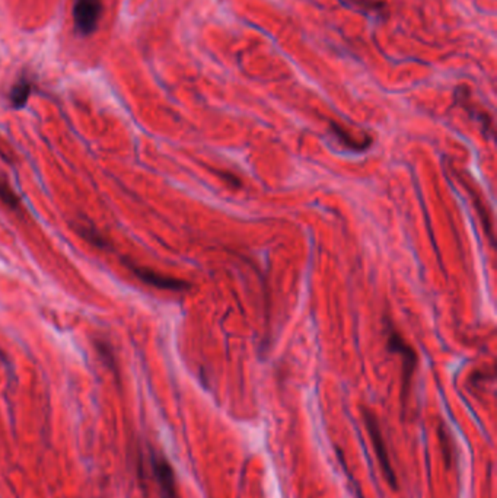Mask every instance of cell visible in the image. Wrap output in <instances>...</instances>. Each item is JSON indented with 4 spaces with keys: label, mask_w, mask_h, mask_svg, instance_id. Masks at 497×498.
Listing matches in <instances>:
<instances>
[{
    "label": "cell",
    "mask_w": 497,
    "mask_h": 498,
    "mask_svg": "<svg viewBox=\"0 0 497 498\" xmlns=\"http://www.w3.org/2000/svg\"><path fill=\"white\" fill-rule=\"evenodd\" d=\"M439 438H441V445H442V450H444V456H445V462L448 463V466H449V463H450V447H448V445H449V442H448V434H446V432H445V428L444 427H441V428H439Z\"/></svg>",
    "instance_id": "13"
},
{
    "label": "cell",
    "mask_w": 497,
    "mask_h": 498,
    "mask_svg": "<svg viewBox=\"0 0 497 498\" xmlns=\"http://www.w3.org/2000/svg\"><path fill=\"white\" fill-rule=\"evenodd\" d=\"M328 125H330V133L332 134L334 138H336V142L340 143L344 149L350 150V152L362 153V152H365V150L371 147L374 143V137L369 133H365L362 137H357V136L352 134L350 130L346 129L344 125L339 124L334 120H331Z\"/></svg>",
    "instance_id": "7"
},
{
    "label": "cell",
    "mask_w": 497,
    "mask_h": 498,
    "mask_svg": "<svg viewBox=\"0 0 497 498\" xmlns=\"http://www.w3.org/2000/svg\"><path fill=\"white\" fill-rule=\"evenodd\" d=\"M454 105L461 107L464 110L470 119L480 124L481 132L485 134V137H493L494 136V124L492 114H489L483 107L472 99L471 89L467 85H459L454 92Z\"/></svg>",
    "instance_id": "3"
},
{
    "label": "cell",
    "mask_w": 497,
    "mask_h": 498,
    "mask_svg": "<svg viewBox=\"0 0 497 498\" xmlns=\"http://www.w3.org/2000/svg\"><path fill=\"white\" fill-rule=\"evenodd\" d=\"M0 200H2V203L5 206H8L9 208H12V210H18L19 206H21L19 197L15 194V191L10 188L3 179H0Z\"/></svg>",
    "instance_id": "10"
},
{
    "label": "cell",
    "mask_w": 497,
    "mask_h": 498,
    "mask_svg": "<svg viewBox=\"0 0 497 498\" xmlns=\"http://www.w3.org/2000/svg\"><path fill=\"white\" fill-rule=\"evenodd\" d=\"M150 463H152L154 477L158 484L160 498H178L175 472L169 460L159 451H152Z\"/></svg>",
    "instance_id": "5"
},
{
    "label": "cell",
    "mask_w": 497,
    "mask_h": 498,
    "mask_svg": "<svg viewBox=\"0 0 497 498\" xmlns=\"http://www.w3.org/2000/svg\"><path fill=\"white\" fill-rule=\"evenodd\" d=\"M102 15L101 0H73L75 29L82 37L94 34Z\"/></svg>",
    "instance_id": "4"
},
{
    "label": "cell",
    "mask_w": 497,
    "mask_h": 498,
    "mask_svg": "<svg viewBox=\"0 0 497 498\" xmlns=\"http://www.w3.org/2000/svg\"><path fill=\"white\" fill-rule=\"evenodd\" d=\"M384 334H385V345L391 354H397L402 363V376H401V401L402 408L407 407L411 384L415 370L419 366V356L414 347L406 341L402 334L396 327L394 321L389 316H384Z\"/></svg>",
    "instance_id": "1"
},
{
    "label": "cell",
    "mask_w": 497,
    "mask_h": 498,
    "mask_svg": "<svg viewBox=\"0 0 497 498\" xmlns=\"http://www.w3.org/2000/svg\"><path fill=\"white\" fill-rule=\"evenodd\" d=\"M129 269L132 270V273L137 277L138 280L143 282L147 286H152L155 288H159V290H168V292H187L191 288V283L181 280V279H175V277L171 275H164L159 274L150 269H145L141 267V265H134V264H129Z\"/></svg>",
    "instance_id": "6"
},
{
    "label": "cell",
    "mask_w": 497,
    "mask_h": 498,
    "mask_svg": "<svg viewBox=\"0 0 497 498\" xmlns=\"http://www.w3.org/2000/svg\"><path fill=\"white\" fill-rule=\"evenodd\" d=\"M362 416H363V423L366 425L367 434L372 440V446H374V450H375V455L378 458L380 471H383L384 477L388 481V484L392 486V488L397 490V486H398L397 475H396L394 468H392V463H391V459H389V455H388V449H387V445H385L383 430H380V424H379L378 416L367 408H362Z\"/></svg>",
    "instance_id": "2"
},
{
    "label": "cell",
    "mask_w": 497,
    "mask_h": 498,
    "mask_svg": "<svg viewBox=\"0 0 497 498\" xmlns=\"http://www.w3.org/2000/svg\"><path fill=\"white\" fill-rule=\"evenodd\" d=\"M216 175L217 177H221L228 185H230V188H235V190H238V188H241L242 187V181L237 177V175H234V173L232 172H228V171H216Z\"/></svg>",
    "instance_id": "12"
},
{
    "label": "cell",
    "mask_w": 497,
    "mask_h": 498,
    "mask_svg": "<svg viewBox=\"0 0 497 498\" xmlns=\"http://www.w3.org/2000/svg\"><path fill=\"white\" fill-rule=\"evenodd\" d=\"M31 92H32L31 80L27 76L19 77L9 90L10 105H12L16 110L24 108L27 105L29 97H31Z\"/></svg>",
    "instance_id": "9"
},
{
    "label": "cell",
    "mask_w": 497,
    "mask_h": 498,
    "mask_svg": "<svg viewBox=\"0 0 497 498\" xmlns=\"http://www.w3.org/2000/svg\"><path fill=\"white\" fill-rule=\"evenodd\" d=\"M457 178H458V181H459L462 185H464L465 190H467V191H468V194L471 195L472 201L476 203L477 213H478V216H480V219H481V223H483V226H484V230L487 232V238H489V240H490V243H492V247H494L493 219H492V213H490V210L487 208V204H485V203H484V200L481 199L480 191L477 190L476 184H472V181H471V178H470V177L464 175V173H462V172H457Z\"/></svg>",
    "instance_id": "8"
},
{
    "label": "cell",
    "mask_w": 497,
    "mask_h": 498,
    "mask_svg": "<svg viewBox=\"0 0 497 498\" xmlns=\"http://www.w3.org/2000/svg\"><path fill=\"white\" fill-rule=\"evenodd\" d=\"M95 347L99 353V356L102 357V360L106 362L108 366H114V354L110 349V344L107 341H95Z\"/></svg>",
    "instance_id": "11"
}]
</instances>
